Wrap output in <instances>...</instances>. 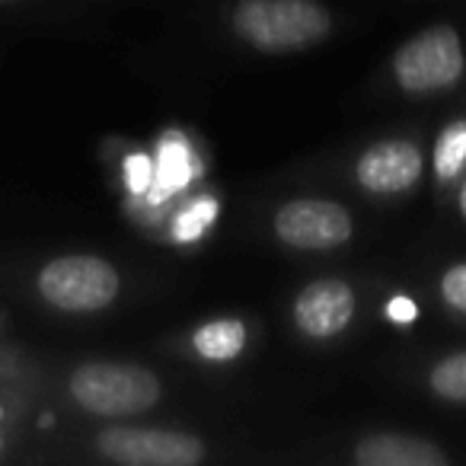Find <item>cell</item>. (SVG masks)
<instances>
[{
	"label": "cell",
	"instance_id": "13",
	"mask_svg": "<svg viewBox=\"0 0 466 466\" xmlns=\"http://www.w3.org/2000/svg\"><path fill=\"white\" fill-rule=\"evenodd\" d=\"M431 390L441 400L466 402V351L447 355L434 364L431 370Z\"/></svg>",
	"mask_w": 466,
	"mask_h": 466
},
{
	"label": "cell",
	"instance_id": "14",
	"mask_svg": "<svg viewBox=\"0 0 466 466\" xmlns=\"http://www.w3.org/2000/svg\"><path fill=\"white\" fill-rule=\"evenodd\" d=\"M218 220V201L214 198H195L186 211H179V218L173 220V240L176 243H195L201 240V233Z\"/></svg>",
	"mask_w": 466,
	"mask_h": 466
},
{
	"label": "cell",
	"instance_id": "7",
	"mask_svg": "<svg viewBox=\"0 0 466 466\" xmlns=\"http://www.w3.org/2000/svg\"><path fill=\"white\" fill-rule=\"evenodd\" d=\"M355 317V294L345 281L323 279L307 285L294 300V323L310 339H332Z\"/></svg>",
	"mask_w": 466,
	"mask_h": 466
},
{
	"label": "cell",
	"instance_id": "5",
	"mask_svg": "<svg viewBox=\"0 0 466 466\" xmlns=\"http://www.w3.org/2000/svg\"><path fill=\"white\" fill-rule=\"evenodd\" d=\"M96 447L106 460L125 466H195L205 460V444L195 434L169 428H106Z\"/></svg>",
	"mask_w": 466,
	"mask_h": 466
},
{
	"label": "cell",
	"instance_id": "18",
	"mask_svg": "<svg viewBox=\"0 0 466 466\" xmlns=\"http://www.w3.org/2000/svg\"><path fill=\"white\" fill-rule=\"evenodd\" d=\"M460 211H463V218H466V182H463V188H460Z\"/></svg>",
	"mask_w": 466,
	"mask_h": 466
},
{
	"label": "cell",
	"instance_id": "16",
	"mask_svg": "<svg viewBox=\"0 0 466 466\" xmlns=\"http://www.w3.org/2000/svg\"><path fill=\"white\" fill-rule=\"evenodd\" d=\"M125 179H128L131 192H147L150 182H154V163L144 154L128 157V163H125Z\"/></svg>",
	"mask_w": 466,
	"mask_h": 466
},
{
	"label": "cell",
	"instance_id": "8",
	"mask_svg": "<svg viewBox=\"0 0 466 466\" xmlns=\"http://www.w3.org/2000/svg\"><path fill=\"white\" fill-rule=\"evenodd\" d=\"M421 176V150L412 141H380L370 150H364L358 160V182L368 192L377 195H393L406 192L409 186H415Z\"/></svg>",
	"mask_w": 466,
	"mask_h": 466
},
{
	"label": "cell",
	"instance_id": "17",
	"mask_svg": "<svg viewBox=\"0 0 466 466\" xmlns=\"http://www.w3.org/2000/svg\"><path fill=\"white\" fill-rule=\"evenodd\" d=\"M387 317L393 319V323H402V326H406V323H412V319L419 317V307H415L409 298H393V300L387 304Z\"/></svg>",
	"mask_w": 466,
	"mask_h": 466
},
{
	"label": "cell",
	"instance_id": "2",
	"mask_svg": "<svg viewBox=\"0 0 466 466\" xmlns=\"http://www.w3.org/2000/svg\"><path fill=\"white\" fill-rule=\"evenodd\" d=\"M71 396L90 415L118 419V415H137L157 406L160 380L137 364L90 361L71 374Z\"/></svg>",
	"mask_w": 466,
	"mask_h": 466
},
{
	"label": "cell",
	"instance_id": "3",
	"mask_svg": "<svg viewBox=\"0 0 466 466\" xmlns=\"http://www.w3.org/2000/svg\"><path fill=\"white\" fill-rule=\"evenodd\" d=\"M118 272L99 256H61L39 272V294L65 313H96L118 298Z\"/></svg>",
	"mask_w": 466,
	"mask_h": 466
},
{
	"label": "cell",
	"instance_id": "6",
	"mask_svg": "<svg viewBox=\"0 0 466 466\" xmlns=\"http://www.w3.org/2000/svg\"><path fill=\"white\" fill-rule=\"evenodd\" d=\"M275 233H279L281 243H288L294 249L323 253V249H336L342 243H349L351 218L336 201L298 198V201H288L275 214Z\"/></svg>",
	"mask_w": 466,
	"mask_h": 466
},
{
	"label": "cell",
	"instance_id": "11",
	"mask_svg": "<svg viewBox=\"0 0 466 466\" xmlns=\"http://www.w3.org/2000/svg\"><path fill=\"white\" fill-rule=\"evenodd\" d=\"M466 167V122H453L441 131L434 144V176L438 179H457Z\"/></svg>",
	"mask_w": 466,
	"mask_h": 466
},
{
	"label": "cell",
	"instance_id": "12",
	"mask_svg": "<svg viewBox=\"0 0 466 466\" xmlns=\"http://www.w3.org/2000/svg\"><path fill=\"white\" fill-rule=\"evenodd\" d=\"M157 176H160V192H157V198L176 192L179 186H186L192 169H188V147L182 137H167V141L160 144V169H157Z\"/></svg>",
	"mask_w": 466,
	"mask_h": 466
},
{
	"label": "cell",
	"instance_id": "15",
	"mask_svg": "<svg viewBox=\"0 0 466 466\" xmlns=\"http://www.w3.org/2000/svg\"><path fill=\"white\" fill-rule=\"evenodd\" d=\"M441 298L453 307V310L466 313V262H457L444 272L441 279Z\"/></svg>",
	"mask_w": 466,
	"mask_h": 466
},
{
	"label": "cell",
	"instance_id": "1",
	"mask_svg": "<svg viewBox=\"0 0 466 466\" xmlns=\"http://www.w3.org/2000/svg\"><path fill=\"white\" fill-rule=\"evenodd\" d=\"M233 29L259 52H294L326 39L329 14L317 0H240Z\"/></svg>",
	"mask_w": 466,
	"mask_h": 466
},
{
	"label": "cell",
	"instance_id": "10",
	"mask_svg": "<svg viewBox=\"0 0 466 466\" xmlns=\"http://www.w3.org/2000/svg\"><path fill=\"white\" fill-rule=\"evenodd\" d=\"M192 345L205 361H230L247 349V326L240 319H211L195 332Z\"/></svg>",
	"mask_w": 466,
	"mask_h": 466
},
{
	"label": "cell",
	"instance_id": "20",
	"mask_svg": "<svg viewBox=\"0 0 466 466\" xmlns=\"http://www.w3.org/2000/svg\"><path fill=\"white\" fill-rule=\"evenodd\" d=\"M0 415H4V409H0Z\"/></svg>",
	"mask_w": 466,
	"mask_h": 466
},
{
	"label": "cell",
	"instance_id": "9",
	"mask_svg": "<svg viewBox=\"0 0 466 466\" xmlns=\"http://www.w3.org/2000/svg\"><path fill=\"white\" fill-rule=\"evenodd\" d=\"M358 466H444L447 453L409 434H370L355 447Z\"/></svg>",
	"mask_w": 466,
	"mask_h": 466
},
{
	"label": "cell",
	"instance_id": "4",
	"mask_svg": "<svg viewBox=\"0 0 466 466\" xmlns=\"http://www.w3.org/2000/svg\"><path fill=\"white\" fill-rule=\"evenodd\" d=\"M463 42H460L457 29L451 26H434L419 33L396 52L393 61L396 80L409 93L447 90L463 77Z\"/></svg>",
	"mask_w": 466,
	"mask_h": 466
},
{
	"label": "cell",
	"instance_id": "19",
	"mask_svg": "<svg viewBox=\"0 0 466 466\" xmlns=\"http://www.w3.org/2000/svg\"><path fill=\"white\" fill-rule=\"evenodd\" d=\"M0 451H4V438H0Z\"/></svg>",
	"mask_w": 466,
	"mask_h": 466
}]
</instances>
